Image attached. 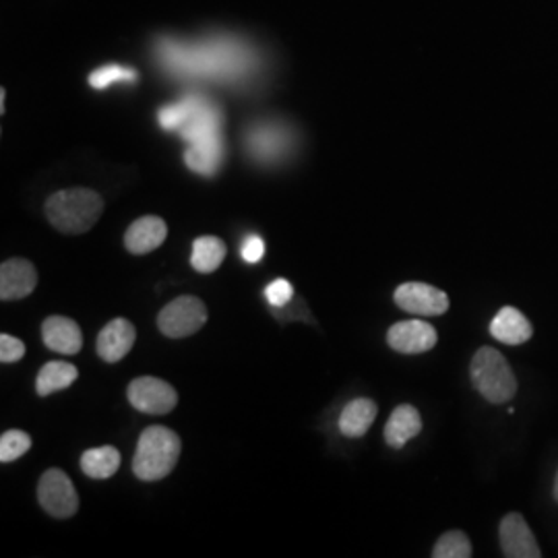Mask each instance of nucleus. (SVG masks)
Masks as SVG:
<instances>
[{
  "instance_id": "6",
  "label": "nucleus",
  "mask_w": 558,
  "mask_h": 558,
  "mask_svg": "<svg viewBox=\"0 0 558 558\" xmlns=\"http://www.w3.org/2000/svg\"><path fill=\"white\" fill-rule=\"evenodd\" d=\"M207 323V308L195 296H180L163 306L158 315V327L166 338L179 339L197 333Z\"/></svg>"
},
{
  "instance_id": "18",
  "label": "nucleus",
  "mask_w": 558,
  "mask_h": 558,
  "mask_svg": "<svg viewBox=\"0 0 558 558\" xmlns=\"http://www.w3.org/2000/svg\"><path fill=\"white\" fill-rule=\"evenodd\" d=\"M420 433H422V418L418 410L410 403H403L391 412V416L385 424V442L391 449H401L405 447L408 440L418 437Z\"/></svg>"
},
{
  "instance_id": "14",
  "label": "nucleus",
  "mask_w": 558,
  "mask_h": 558,
  "mask_svg": "<svg viewBox=\"0 0 558 558\" xmlns=\"http://www.w3.org/2000/svg\"><path fill=\"white\" fill-rule=\"evenodd\" d=\"M135 339H137V329L131 320H110L98 336V354L101 360L114 364L131 352V348L135 345Z\"/></svg>"
},
{
  "instance_id": "24",
  "label": "nucleus",
  "mask_w": 558,
  "mask_h": 558,
  "mask_svg": "<svg viewBox=\"0 0 558 558\" xmlns=\"http://www.w3.org/2000/svg\"><path fill=\"white\" fill-rule=\"evenodd\" d=\"M137 81H140V73L122 64H106L89 75V85L94 89H108L114 83H137Z\"/></svg>"
},
{
  "instance_id": "16",
  "label": "nucleus",
  "mask_w": 558,
  "mask_h": 558,
  "mask_svg": "<svg viewBox=\"0 0 558 558\" xmlns=\"http://www.w3.org/2000/svg\"><path fill=\"white\" fill-rule=\"evenodd\" d=\"M41 339L52 352L66 354V356L80 354L81 348H83L80 325L66 317H48L44 320Z\"/></svg>"
},
{
  "instance_id": "26",
  "label": "nucleus",
  "mask_w": 558,
  "mask_h": 558,
  "mask_svg": "<svg viewBox=\"0 0 558 558\" xmlns=\"http://www.w3.org/2000/svg\"><path fill=\"white\" fill-rule=\"evenodd\" d=\"M32 447V439L23 430H7L0 437V461L9 463L15 459L23 458Z\"/></svg>"
},
{
  "instance_id": "30",
  "label": "nucleus",
  "mask_w": 558,
  "mask_h": 558,
  "mask_svg": "<svg viewBox=\"0 0 558 558\" xmlns=\"http://www.w3.org/2000/svg\"><path fill=\"white\" fill-rule=\"evenodd\" d=\"M555 500L558 502V472H557V478H555Z\"/></svg>"
},
{
  "instance_id": "25",
  "label": "nucleus",
  "mask_w": 558,
  "mask_h": 558,
  "mask_svg": "<svg viewBox=\"0 0 558 558\" xmlns=\"http://www.w3.org/2000/svg\"><path fill=\"white\" fill-rule=\"evenodd\" d=\"M435 558H470L472 557V542L463 532H447L440 536L433 550Z\"/></svg>"
},
{
  "instance_id": "29",
  "label": "nucleus",
  "mask_w": 558,
  "mask_h": 558,
  "mask_svg": "<svg viewBox=\"0 0 558 558\" xmlns=\"http://www.w3.org/2000/svg\"><path fill=\"white\" fill-rule=\"evenodd\" d=\"M240 255H242V259L251 263V265L259 263L263 259V255H265V242L259 236H248V239L242 242Z\"/></svg>"
},
{
  "instance_id": "27",
  "label": "nucleus",
  "mask_w": 558,
  "mask_h": 558,
  "mask_svg": "<svg viewBox=\"0 0 558 558\" xmlns=\"http://www.w3.org/2000/svg\"><path fill=\"white\" fill-rule=\"evenodd\" d=\"M294 296V288L288 279H276L265 288V299L271 306H286Z\"/></svg>"
},
{
  "instance_id": "5",
  "label": "nucleus",
  "mask_w": 558,
  "mask_h": 558,
  "mask_svg": "<svg viewBox=\"0 0 558 558\" xmlns=\"http://www.w3.org/2000/svg\"><path fill=\"white\" fill-rule=\"evenodd\" d=\"M180 108H182V124L179 133L182 140L189 141V147L223 145L221 112L216 104L199 96H189L180 101Z\"/></svg>"
},
{
  "instance_id": "7",
  "label": "nucleus",
  "mask_w": 558,
  "mask_h": 558,
  "mask_svg": "<svg viewBox=\"0 0 558 558\" xmlns=\"http://www.w3.org/2000/svg\"><path fill=\"white\" fill-rule=\"evenodd\" d=\"M38 500L41 509L48 511L52 518H73L80 509V497L71 478L62 470H48L41 474L38 484Z\"/></svg>"
},
{
  "instance_id": "8",
  "label": "nucleus",
  "mask_w": 558,
  "mask_h": 558,
  "mask_svg": "<svg viewBox=\"0 0 558 558\" xmlns=\"http://www.w3.org/2000/svg\"><path fill=\"white\" fill-rule=\"evenodd\" d=\"M126 396L135 410L151 416L170 414L179 403L177 389L170 383L156 377H140L131 380Z\"/></svg>"
},
{
  "instance_id": "10",
  "label": "nucleus",
  "mask_w": 558,
  "mask_h": 558,
  "mask_svg": "<svg viewBox=\"0 0 558 558\" xmlns=\"http://www.w3.org/2000/svg\"><path fill=\"white\" fill-rule=\"evenodd\" d=\"M437 329L420 319L401 320L387 331V343L399 354L428 352L437 345Z\"/></svg>"
},
{
  "instance_id": "9",
  "label": "nucleus",
  "mask_w": 558,
  "mask_h": 558,
  "mask_svg": "<svg viewBox=\"0 0 558 558\" xmlns=\"http://www.w3.org/2000/svg\"><path fill=\"white\" fill-rule=\"evenodd\" d=\"M393 300L401 311L418 317H439L449 311V296L439 288L420 281L401 283Z\"/></svg>"
},
{
  "instance_id": "23",
  "label": "nucleus",
  "mask_w": 558,
  "mask_h": 558,
  "mask_svg": "<svg viewBox=\"0 0 558 558\" xmlns=\"http://www.w3.org/2000/svg\"><path fill=\"white\" fill-rule=\"evenodd\" d=\"M221 160H223V145L189 147L184 154L186 166L201 177H214L220 170Z\"/></svg>"
},
{
  "instance_id": "20",
  "label": "nucleus",
  "mask_w": 558,
  "mask_h": 558,
  "mask_svg": "<svg viewBox=\"0 0 558 558\" xmlns=\"http://www.w3.org/2000/svg\"><path fill=\"white\" fill-rule=\"evenodd\" d=\"M80 377L77 366L69 364V362H48L46 366H41L36 379V391L41 398L52 396L62 389H69Z\"/></svg>"
},
{
  "instance_id": "3",
  "label": "nucleus",
  "mask_w": 558,
  "mask_h": 558,
  "mask_svg": "<svg viewBox=\"0 0 558 558\" xmlns=\"http://www.w3.org/2000/svg\"><path fill=\"white\" fill-rule=\"evenodd\" d=\"M179 435L166 426H149L143 430L133 459V472L143 482L166 478L180 458Z\"/></svg>"
},
{
  "instance_id": "4",
  "label": "nucleus",
  "mask_w": 558,
  "mask_h": 558,
  "mask_svg": "<svg viewBox=\"0 0 558 558\" xmlns=\"http://www.w3.org/2000/svg\"><path fill=\"white\" fill-rule=\"evenodd\" d=\"M470 377L480 396L490 403H507L518 393V379L509 362L495 348H480L472 360Z\"/></svg>"
},
{
  "instance_id": "21",
  "label": "nucleus",
  "mask_w": 558,
  "mask_h": 558,
  "mask_svg": "<svg viewBox=\"0 0 558 558\" xmlns=\"http://www.w3.org/2000/svg\"><path fill=\"white\" fill-rule=\"evenodd\" d=\"M120 468V453L117 447H98L81 456V470L85 476L94 480L112 478Z\"/></svg>"
},
{
  "instance_id": "12",
  "label": "nucleus",
  "mask_w": 558,
  "mask_h": 558,
  "mask_svg": "<svg viewBox=\"0 0 558 558\" xmlns=\"http://www.w3.org/2000/svg\"><path fill=\"white\" fill-rule=\"evenodd\" d=\"M38 286L36 267L25 259H9L0 267V299L4 302L27 299Z\"/></svg>"
},
{
  "instance_id": "1",
  "label": "nucleus",
  "mask_w": 558,
  "mask_h": 558,
  "mask_svg": "<svg viewBox=\"0 0 558 558\" xmlns=\"http://www.w3.org/2000/svg\"><path fill=\"white\" fill-rule=\"evenodd\" d=\"M158 54L161 64L172 73L207 80H239L255 64V52L232 38L161 40Z\"/></svg>"
},
{
  "instance_id": "15",
  "label": "nucleus",
  "mask_w": 558,
  "mask_h": 558,
  "mask_svg": "<svg viewBox=\"0 0 558 558\" xmlns=\"http://www.w3.org/2000/svg\"><path fill=\"white\" fill-rule=\"evenodd\" d=\"M168 226L158 216H145L133 221L124 234V246L133 255H147L163 244Z\"/></svg>"
},
{
  "instance_id": "13",
  "label": "nucleus",
  "mask_w": 558,
  "mask_h": 558,
  "mask_svg": "<svg viewBox=\"0 0 558 558\" xmlns=\"http://www.w3.org/2000/svg\"><path fill=\"white\" fill-rule=\"evenodd\" d=\"M290 131L276 122L255 124L248 133V151L260 161H278L290 149Z\"/></svg>"
},
{
  "instance_id": "19",
  "label": "nucleus",
  "mask_w": 558,
  "mask_h": 558,
  "mask_svg": "<svg viewBox=\"0 0 558 558\" xmlns=\"http://www.w3.org/2000/svg\"><path fill=\"white\" fill-rule=\"evenodd\" d=\"M377 403L373 399L360 398L350 401L339 414V433L348 439L364 437L377 420Z\"/></svg>"
},
{
  "instance_id": "2",
  "label": "nucleus",
  "mask_w": 558,
  "mask_h": 558,
  "mask_svg": "<svg viewBox=\"0 0 558 558\" xmlns=\"http://www.w3.org/2000/svg\"><path fill=\"white\" fill-rule=\"evenodd\" d=\"M104 211V199L89 189H66L46 201V216L62 234L89 232Z\"/></svg>"
},
{
  "instance_id": "17",
  "label": "nucleus",
  "mask_w": 558,
  "mask_h": 558,
  "mask_svg": "<svg viewBox=\"0 0 558 558\" xmlns=\"http://www.w3.org/2000/svg\"><path fill=\"white\" fill-rule=\"evenodd\" d=\"M490 336L505 345H521L534 336V327L515 306H505L490 323Z\"/></svg>"
},
{
  "instance_id": "11",
  "label": "nucleus",
  "mask_w": 558,
  "mask_h": 558,
  "mask_svg": "<svg viewBox=\"0 0 558 558\" xmlns=\"http://www.w3.org/2000/svg\"><path fill=\"white\" fill-rule=\"evenodd\" d=\"M499 536L502 555L507 558L542 557L538 542L534 538L523 515H519V513H509L502 518Z\"/></svg>"
},
{
  "instance_id": "28",
  "label": "nucleus",
  "mask_w": 558,
  "mask_h": 558,
  "mask_svg": "<svg viewBox=\"0 0 558 558\" xmlns=\"http://www.w3.org/2000/svg\"><path fill=\"white\" fill-rule=\"evenodd\" d=\"M25 356V345L23 341H20L9 333H2L0 336V360L4 364H11V362H20Z\"/></svg>"
},
{
  "instance_id": "22",
  "label": "nucleus",
  "mask_w": 558,
  "mask_h": 558,
  "mask_svg": "<svg viewBox=\"0 0 558 558\" xmlns=\"http://www.w3.org/2000/svg\"><path fill=\"white\" fill-rule=\"evenodd\" d=\"M226 259V244L218 236H199L193 242L191 265L199 274H214Z\"/></svg>"
}]
</instances>
